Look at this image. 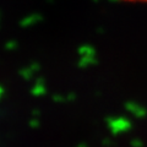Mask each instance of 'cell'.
I'll use <instances>...</instances> for the list:
<instances>
[{"mask_svg": "<svg viewBox=\"0 0 147 147\" xmlns=\"http://www.w3.org/2000/svg\"><path fill=\"white\" fill-rule=\"evenodd\" d=\"M127 4H147V0H120Z\"/></svg>", "mask_w": 147, "mask_h": 147, "instance_id": "1", "label": "cell"}]
</instances>
